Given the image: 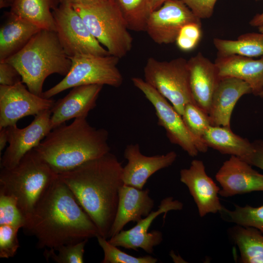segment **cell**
<instances>
[{
  "label": "cell",
  "instance_id": "cell-18",
  "mask_svg": "<svg viewBox=\"0 0 263 263\" xmlns=\"http://www.w3.org/2000/svg\"><path fill=\"white\" fill-rule=\"evenodd\" d=\"M103 86L93 84L75 87L65 97L56 101L51 109L52 130L72 118H86L96 106Z\"/></svg>",
  "mask_w": 263,
  "mask_h": 263
},
{
  "label": "cell",
  "instance_id": "cell-45",
  "mask_svg": "<svg viewBox=\"0 0 263 263\" xmlns=\"http://www.w3.org/2000/svg\"><path fill=\"white\" fill-rule=\"evenodd\" d=\"M259 96L261 97H263V91L262 92V93L260 94Z\"/></svg>",
  "mask_w": 263,
  "mask_h": 263
},
{
  "label": "cell",
  "instance_id": "cell-5",
  "mask_svg": "<svg viewBox=\"0 0 263 263\" xmlns=\"http://www.w3.org/2000/svg\"><path fill=\"white\" fill-rule=\"evenodd\" d=\"M57 176L33 149L14 167L0 168V193L14 197L26 218Z\"/></svg>",
  "mask_w": 263,
  "mask_h": 263
},
{
  "label": "cell",
  "instance_id": "cell-9",
  "mask_svg": "<svg viewBox=\"0 0 263 263\" xmlns=\"http://www.w3.org/2000/svg\"><path fill=\"white\" fill-rule=\"evenodd\" d=\"M132 81L153 106L158 125L164 128L171 143L180 146L191 157L197 156L199 152L207 151L208 147L191 134L182 116L166 98L141 78L133 77Z\"/></svg>",
  "mask_w": 263,
  "mask_h": 263
},
{
  "label": "cell",
  "instance_id": "cell-14",
  "mask_svg": "<svg viewBox=\"0 0 263 263\" xmlns=\"http://www.w3.org/2000/svg\"><path fill=\"white\" fill-rule=\"evenodd\" d=\"M183 205L178 200H173L171 197L163 199L156 211H152L149 215L137 222L132 228L122 230L116 235L111 237L109 242L116 246H120L130 250H137L141 248L151 254L154 247L159 245L163 240V235L159 230L148 232L153 221L163 213L166 214L170 210H180Z\"/></svg>",
  "mask_w": 263,
  "mask_h": 263
},
{
  "label": "cell",
  "instance_id": "cell-32",
  "mask_svg": "<svg viewBox=\"0 0 263 263\" xmlns=\"http://www.w3.org/2000/svg\"><path fill=\"white\" fill-rule=\"evenodd\" d=\"M88 240L65 244L56 249L45 248L44 255L56 263H82L84 262V248Z\"/></svg>",
  "mask_w": 263,
  "mask_h": 263
},
{
  "label": "cell",
  "instance_id": "cell-6",
  "mask_svg": "<svg viewBox=\"0 0 263 263\" xmlns=\"http://www.w3.org/2000/svg\"><path fill=\"white\" fill-rule=\"evenodd\" d=\"M73 7L92 35L111 55L120 59L130 52L132 38L113 0L93 6Z\"/></svg>",
  "mask_w": 263,
  "mask_h": 263
},
{
  "label": "cell",
  "instance_id": "cell-33",
  "mask_svg": "<svg viewBox=\"0 0 263 263\" xmlns=\"http://www.w3.org/2000/svg\"><path fill=\"white\" fill-rule=\"evenodd\" d=\"M26 218L13 196L0 193V225L23 228Z\"/></svg>",
  "mask_w": 263,
  "mask_h": 263
},
{
  "label": "cell",
  "instance_id": "cell-46",
  "mask_svg": "<svg viewBox=\"0 0 263 263\" xmlns=\"http://www.w3.org/2000/svg\"></svg>",
  "mask_w": 263,
  "mask_h": 263
},
{
  "label": "cell",
  "instance_id": "cell-30",
  "mask_svg": "<svg viewBox=\"0 0 263 263\" xmlns=\"http://www.w3.org/2000/svg\"><path fill=\"white\" fill-rule=\"evenodd\" d=\"M182 117L191 134L198 141L206 144L202 137L211 125L208 114L195 103H189L185 105Z\"/></svg>",
  "mask_w": 263,
  "mask_h": 263
},
{
  "label": "cell",
  "instance_id": "cell-16",
  "mask_svg": "<svg viewBox=\"0 0 263 263\" xmlns=\"http://www.w3.org/2000/svg\"><path fill=\"white\" fill-rule=\"evenodd\" d=\"M124 156L128 161L123 168L124 185L143 189L148 179L157 171L171 165L177 155L174 151L148 156L143 154L138 144L128 145Z\"/></svg>",
  "mask_w": 263,
  "mask_h": 263
},
{
  "label": "cell",
  "instance_id": "cell-27",
  "mask_svg": "<svg viewBox=\"0 0 263 263\" xmlns=\"http://www.w3.org/2000/svg\"><path fill=\"white\" fill-rule=\"evenodd\" d=\"M231 234L242 263H263V236L260 231L238 225L232 228Z\"/></svg>",
  "mask_w": 263,
  "mask_h": 263
},
{
  "label": "cell",
  "instance_id": "cell-37",
  "mask_svg": "<svg viewBox=\"0 0 263 263\" xmlns=\"http://www.w3.org/2000/svg\"><path fill=\"white\" fill-rule=\"evenodd\" d=\"M22 82L17 70L6 61H0V85L13 86Z\"/></svg>",
  "mask_w": 263,
  "mask_h": 263
},
{
  "label": "cell",
  "instance_id": "cell-8",
  "mask_svg": "<svg viewBox=\"0 0 263 263\" xmlns=\"http://www.w3.org/2000/svg\"><path fill=\"white\" fill-rule=\"evenodd\" d=\"M144 80L169 101L182 116L185 105L195 103L191 92L188 60L180 57L161 61L153 57L147 60Z\"/></svg>",
  "mask_w": 263,
  "mask_h": 263
},
{
  "label": "cell",
  "instance_id": "cell-3",
  "mask_svg": "<svg viewBox=\"0 0 263 263\" xmlns=\"http://www.w3.org/2000/svg\"><path fill=\"white\" fill-rule=\"evenodd\" d=\"M108 138L106 129L92 127L85 117L76 118L52 129L34 149L58 174L110 152Z\"/></svg>",
  "mask_w": 263,
  "mask_h": 263
},
{
  "label": "cell",
  "instance_id": "cell-2",
  "mask_svg": "<svg viewBox=\"0 0 263 263\" xmlns=\"http://www.w3.org/2000/svg\"><path fill=\"white\" fill-rule=\"evenodd\" d=\"M123 167L109 152L101 157L57 174L98 228L108 239L117 211L119 194L124 185Z\"/></svg>",
  "mask_w": 263,
  "mask_h": 263
},
{
  "label": "cell",
  "instance_id": "cell-15",
  "mask_svg": "<svg viewBox=\"0 0 263 263\" xmlns=\"http://www.w3.org/2000/svg\"><path fill=\"white\" fill-rule=\"evenodd\" d=\"M215 177L222 188L219 194L223 197L263 191V174L236 156L224 162Z\"/></svg>",
  "mask_w": 263,
  "mask_h": 263
},
{
  "label": "cell",
  "instance_id": "cell-10",
  "mask_svg": "<svg viewBox=\"0 0 263 263\" xmlns=\"http://www.w3.org/2000/svg\"><path fill=\"white\" fill-rule=\"evenodd\" d=\"M56 32L69 56L79 54L110 55L90 32L82 18L69 4L60 3L53 11Z\"/></svg>",
  "mask_w": 263,
  "mask_h": 263
},
{
  "label": "cell",
  "instance_id": "cell-25",
  "mask_svg": "<svg viewBox=\"0 0 263 263\" xmlns=\"http://www.w3.org/2000/svg\"><path fill=\"white\" fill-rule=\"evenodd\" d=\"M59 0H14L10 12L41 29L55 31L53 11Z\"/></svg>",
  "mask_w": 263,
  "mask_h": 263
},
{
  "label": "cell",
  "instance_id": "cell-19",
  "mask_svg": "<svg viewBox=\"0 0 263 263\" xmlns=\"http://www.w3.org/2000/svg\"><path fill=\"white\" fill-rule=\"evenodd\" d=\"M188 66L194 101L208 114L212 96L220 79L217 68L200 52L188 60Z\"/></svg>",
  "mask_w": 263,
  "mask_h": 263
},
{
  "label": "cell",
  "instance_id": "cell-22",
  "mask_svg": "<svg viewBox=\"0 0 263 263\" xmlns=\"http://www.w3.org/2000/svg\"><path fill=\"white\" fill-rule=\"evenodd\" d=\"M214 63L220 78L232 77L244 81L256 96L263 91V56L254 59L238 55H218Z\"/></svg>",
  "mask_w": 263,
  "mask_h": 263
},
{
  "label": "cell",
  "instance_id": "cell-39",
  "mask_svg": "<svg viewBox=\"0 0 263 263\" xmlns=\"http://www.w3.org/2000/svg\"><path fill=\"white\" fill-rule=\"evenodd\" d=\"M108 0H59L60 3L69 4L72 6H90L104 2Z\"/></svg>",
  "mask_w": 263,
  "mask_h": 263
},
{
  "label": "cell",
  "instance_id": "cell-43",
  "mask_svg": "<svg viewBox=\"0 0 263 263\" xmlns=\"http://www.w3.org/2000/svg\"><path fill=\"white\" fill-rule=\"evenodd\" d=\"M14 0H0V8L11 6Z\"/></svg>",
  "mask_w": 263,
  "mask_h": 263
},
{
  "label": "cell",
  "instance_id": "cell-41",
  "mask_svg": "<svg viewBox=\"0 0 263 263\" xmlns=\"http://www.w3.org/2000/svg\"><path fill=\"white\" fill-rule=\"evenodd\" d=\"M249 24L253 27H259L263 25V12L256 14L250 21Z\"/></svg>",
  "mask_w": 263,
  "mask_h": 263
},
{
  "label": "cell",
  "instance_id": "cell-21",
  "mask_svg": "<svg viewBox=\"0 0 263 263\" xmlns=\"http://www.w3.org/2000/svg\"><path fill=\"white\" fill-rule=\"evenodd\" d=\"M148 189H141L124 185L120 188L119 201L109 238L123 230L130 222H137L152 211L154 200L149 196Z\"/></svg>",
  "mask_w": 263,
  "mask_h": 263
},
{
  "label": "cell",
  "instance_id": "cell-17",
  "mask_svg": "<svg viewBox=\"0 0 263 263\" xmlns=\"http://www.w3.org/2000/svg\"><path fill=\"white\" fill-rule=\"evenodd\" d=\"M180 181L188 188L200 217L222 209L218 197L220 189L206 173L202 161L193 160L189 168L180 170Z\"/></svg>",
  "mask_w": 263,
  "mask_h": 263
},
{
  "label": "cell",
  "instance_id": "cell-26",
  "mask_svg": "<svg viewBox=\"0 0 263 263\" xmlns=\"http://www.w3.org/2000/svg\"><path fill=\"white\" fill-rule=\"evenodd\" d=\"M219 56L238 55L249 57L263 56V33H248L236 40L213 39Z\"/></svg>",
  "mask_w": 263,
  "mask_h": 263
},
{
  "label": "cell",
  "instance_id": "cell-36",
  "mask_svg": "<svg viewBox=\"0 0 263 263\" xmlns=\"http://www.w3.org/2000/svg\"><path fill=\"white\" fill-rule=\"evenodd\" d=\"M200 19L210 18L217 0H180Z\"/></svg>",
  "mask_w": 263,
  "mask_h": 263
},
{
  "label": "cell",
  "instance_id": "cell-42",
  "mask_svg": "<svg viewBox=\"0 0 263 263\" xmlns=\"http://www.w3.org/2000/svg\"><path fill=\"white\" fill-rule=\"evenodd\" d=\"M167 0H151L153 11L160 7Z\"/></svg>",
  "mask_w": 263,
  "mask_h": 263
},
{
  "label": "cell",
  "instance_id": "cell-44",
  "mask_svg": "<svg viewBox=\"0 0 263 263\" xmlns=\"http://www.w3.org/2000/svg\"><path fill=\"white\" fill-rule=\"evenodd\" d=\"M258 29L259 32L263 33V25L258 27Z\"/></svg>",
  "mask_w": 263,
  "mask_h": 263
},
{
  "label": "cell",
  "instance_id": "cell-1",
  "mask_svg": "<svg viewBox=\"0 0 263 263\" xmlns=\"http://www.w3.org/2000/svg\"><path fill=\"white\" fill-rule=\"evenodd\" d=\"M23 229L36 237L38 248L56 249L99 235L95 224L57 176L26 217Z\"/></svg>",
  "mask_w": 263,
  "mask_h": 263
},
{
  "label": "cell",
  "instance_id": "cell-29",
  "mask_svg": "<svg viewBox=\"0 0 263 263\" xmlns=\"http://www.w3.org/2000/svg\"><path fill=\"white\" fill-rule=\"evenodd\" d=\"M219 212L225 221L244 227L256 228L263 234V205L257 207L235 205L234 210H228L223 206Z\"/></svg>",
  "mask_w": 263,
  "mask_h": 263
},
{
  "label": "cell",
  "instance_id": "cell-11",
  "mask_svg": "<svg viewBox=\"0 0 263 263\" xmlns=\"http://www.w3.org/2000/svg\"><path fill=\"white\" fill-rule=\"evenodd\" d=\"M55 102L32 93L22 82L0 85V129L17 125L23 117L51 110Z\"/></svg>",
  "mask_w": 263,
  "mask_h": 263
},
{
  "label": "cell",
  "instance_id": "cell-4",
  "mask_svg": "<svg viewBox=\"0 0 263 263\" xmlns=\"http://www.w3.org/2000/svg\"><path fill=\"white\" fill-rule=\"evenodd\" d=\"M19 72L28 89L42 96L44 81L50 75L65 76L72 61L54 31L40 30L19 51L3 60Z\"/></svg>",
  "mask_w": 263,
  "mask_h": 263
},
{
  "label": "cell",
  "instance_id": "cell-20",
  "mask_svg": "<svg viewBox=\"0 0 263 263\" xmlns=\"http://www.w3.org/2000/svg\"><path fill=\"white\" fill-rule=\"evenodd\" d=\"M252 93L244 81L232 77L220 78L212 96L208 115L211 125L230 127L234 108L244 95Z\"/></svg>",
  "mask_w": 263,
  "mask_h": 263
},
{
  "label": "cell",
  "instance_id": "cell-28",
  "mask_svg": "<svg viewBox=\"0 0 263 263\" xmlns=\"http://www.w3.org/2000/svg\"><path fill=\"white\" fill-rule=\"evenodd\" d=\"M129 30L145 32L147 20L153 11L151 0H113Z\"/></svg>",
  "mask_w": 263,
  "mask_h": 263
},
{
  "label": "cell",
  "instance_id": "cell-23",
  "mask_svg": "<svg viewBox=\"0 0 263 263\" xmlns=\"http://www.w3.org/2000/svg\"><path fill=\"white\" fill-rule=\"evenodd\" d=\"M0 29V61L19 51L40 30L34 24L10 12Z\"/></svg>",
  "mask_w": 263,
  "mask_h": 263
},
{
  "label": "cell",
  "instance_id": "cell-40",
  "mask_svg": "<svg viewBox=\"0 0 263 263\" xmlns=\"http://www.w3.org/2000/svg\"><path fill=\"white\" fill-rule=\"evenodd\" d=\"M7 143H8V137L6 127L0 129V151L5 148Z\"/></svg>",
  "mask_w": 263,
  "mask_h": 263
},
{
  "label": "cell",
  "instance_id": "cell-12",
  "mask_svg": "<svg viewBox=\"0 0 263 263\" xmlns=\"http://www.w3.org/2000/svg\"><path fill=\"white\" fill-rule=\"evenodd\" d=\"M201 22L191 10L180 0H167L150 14L145 32L155 43L168 44L175 42L185 24Z\"/></svg>",
  "mask_w": 263,
  "mask_h": 263
},
{
  "label": "cell",
  "instance_id": "cell-38",
  "mask_svg": "<svg viewBox=\"0 0 263 263\" xmlns=\"http://www.w3.org/2000/svg\"><path fill=\"white\" fill-rule=\"evenodd\" d=\"M252 143L254 151L246 162L263 170V141L256 140Z\"/></svg>",
  "mask_w": 263,
  "mask_h": 263
},
{
  "label": "cell",
  "instance_id": "cell-34",
  "mask_svg": "<svg viewBox=\"0 0 263 263\" xmlns=\"http://www.w3.org/2000/svg\"><path fill=\"white\" fill-rule=\"evenodd\" d=\"M201 25V22H191L182 27L175 42L180 50L189 52L196 48L202 38Z\"/></svg>",
  "mask_w": 263,
  "mask_h": 263
},
{
  "label": "cell",
  "instance_id": "cell-7",
  "mask_svg": "<svg viewBox=\"0 0 263 263\" xmlns=\"http://www.w3.org/2000/svg\"><path fill=\"white\" fill-rule=\"evenodd\" d=\"M69 57L72 65L69 72L60 82L43 92L42 96L51 98L67 89L82 85L98 84L117 88L123 82L117 67L119 58L116 56L79 54Z\"/></svg>",
  "mask_w": 263,
  "mask_h": 263
},
{
  "label": "cell",
  "instance_id": "cell-24",
  "mask_svg": "<svg viewBox=\"0 0 263 263\" xmlns=\"http://www.w3.org/2000/svg\"><path fill=\"white\" fill-rule=\"evenodd\" d=\"M202 138L208 147L245 162L254 151L252 143L234 133L229 127L210 125Z\"/></svg>",
  "mask_w": 263,
  "mask_h": 263
},
{
  "label": "cell",
  "instance_id": "cell-35",
  "mask_svg": "<svg viewBox=\"0 0 263 263\" xmlns=\"http://www.w3.org/2000/svg\"><path fill=\"white\" fill-rule=\"evenodd\" d=\"M20 228L9 225H0V258L13 257L19 247L18 233Z\"/></svg>",
  "mask_w": 263,
  "mask_h": 263
},
{
  "label": "cell",
  "instance_id": "cell-13",
  "mask_svg": "<svg viewBox=\"0 0 263 263\" xmlns=\"http://www.w3.org/2000/svg\"><path fill=\"white\" fill-rule=\"evenodd\" d=\"M51 110L35 115L32 122L23 128L17 125L6 127L9 145L0 159V168H11L30 150L37 147L52 130Z\"/></svg>",
  "mask_w": 263,
  "mask_h": 263
},
{
  "label": "cell",
  "instance_id": "cell-31",
  "mask_svg": "<svg viewBox=\"0 0 263 263\" xmlns=\"http://www.w3.org/2000/svg\"><path fill=\"white\" fill-rule=\"evenodd\" d=\"M97 242L104 252L102 263H155L157 259L150 255L135 257L120 250L106 238L97 236Z\"/></svg>",
  "mask_w": 263,
  "mask_h": 263
}]
</instances>
